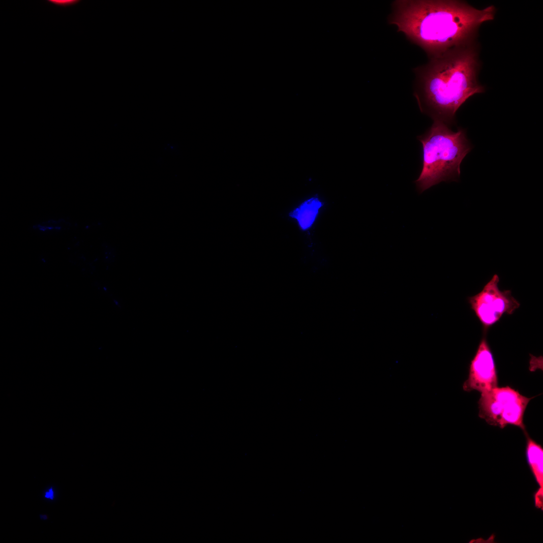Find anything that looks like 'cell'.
I'll use <instances>...</instances> for the list:
<instances>
[{"label": "cell", "instance_id": "cell-1", "mask_svg": "<svg viewBox=\"0 0 543 543\" xmlns=\"http://www.w3.org/2000/svg\"><path fill=\"white\" fill-rule=\"evenodd\" d=\"M392 9L389 23L429 58L476 42L481 26L496 13L493 5L478 9L457 0H397Z\"/></svg>", "mask_w": 543, "mask_h": 543}, {"label": "cell", "instance_id": "cell-2", "mask_svg": "<svg viewBox=\"0 0 543 543\" xmlns=\"http://www.w3.org/2000/svg\"><path fill=\"white\" fill-rule=\"evenodd\" d=\"M476 42L458 47L416 68L414 95L421 112L448 126L471 97L485 88L478 81L481 63Z\"/></svg>", "mask_w": 543, "mask_h": 543}, {"label": "cell", "instance_id": "cell-3", "mask_svg": "<svg viewBox=\"0 0 543 543\" xmlns=\"http://www.w3.org/2000/svg\"><path fill=\"white\" fill-rule=\"evenodd\" d=\"M417 138L422 145V170L415 181L418 192L441 182L458 181L461 164L472 148L466 131L459 128L454 131L447 125L434 121Z\"/></svg>", "mask_w": 543, "mask_h": 543}, {"label": "cell", "instance_id": "cell-4", "mask_svg": "<svg viewBox=\"0 0 543 543\" xmlns=\"http://www.w3.org/2000/svg\"><path fill=\"white\" fill-rule=\"evenodd\" d=\"M528 398L510 386L497 387L481 393L478 402L479 416L489 425L503 428L507 425L519 427L526 432L523 417Z\"/></svg>", "mask_w": 543, "mask_h": 543}, {"label": "cell", "instance_id": "cell-5", "mask_svg": "<svg viewBox=\"0 0 543 543\" xmlns=\"http://www.w3.org/2000/svg\"><path fill=\"white\" fill-rule=\"evenodd\" d=\"M499 277L495 274L477 294L468 298L471 309L487 330L505 314L511 315L520 307L509 290H501Z\"/></svg>", "mask_w": 543, "mask_h": 543}, {"label": "cell", "instance_id": "cell-6", "mask_svg": "<svg viewBox=\"0 0 543 543\" xmlns=\"http://www.w3.org/2000/svg\"><path fill=\"white\" fill-rule=\"evenodd\" d=\"M498 387V375L494 358L486 336H484L471 360L468 379L463 388L466 392L477 390L484 393Z\"/></svg>", "mask_w": 543, "mask_h": 543}, {"label": "cell", "instance_id": "cell-7", "mask_svg": "<svg viewBox=\"0 0 543 543\" xmlns=\"http://www.w3.org/2000/svg\"><path fill=\"white\" fill-rule=\"evenodd\" d=\"M525 456L528 466L538 485V488L534 495L535 506L543 508V448L532 439L526 432Z\"/></svg>", "mask_w": 543, "mask_h": 543}, {"label": "cell", "instance_id": "cell-8", "mask_svg": "<svg viewBox=\"0 0 543 543\" xmlns=\"http://www.w3.org/2000/svg\"><path fill=\"white\" fill-rule=\"evenodd\" d=\"M323 204L317 197L311 198L291 212L289 216L296 219L301 228L305 230L313 225Z\"/></svg>", "mask_w": 543, "mask_h": 543}, {"label": "cell", "instance_id": "cell-9", "mask_svg": "<svg viewBox=\"0 0 543 543\" xmlns=\"http://www.w3.org/2000/svg\"><path fill=\"white\" fill-rule=\"evenodd\" d=\"M49 2H50V3L53 4L54 5H57V6H62V7H67V6H71V5H75L76 3H77L79 2V1H76V0H50V1H49Z\"/></svg>", "mask_w": 543, "mask_h": 543}, {"label": "cell", "instance_id": "cell-10", "mask_svg": "<svg viewBox=\"0 0 543 543\" xmlns=\"http://www.w3.org/2000/svg\"><path fill=\"white\" fill-rule=\"evenodd\" d=\"M45 497L49 498L51 499L53 498V492L52 489H50L48 492H46Z\"/></svg>", "mask_w": 543, "mask_h": 543}]
</instances>
